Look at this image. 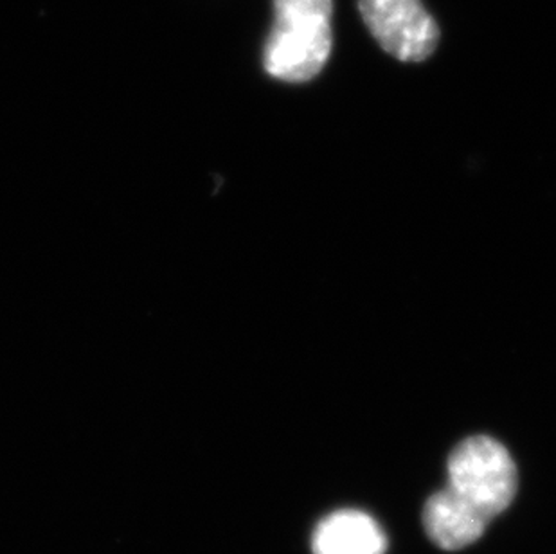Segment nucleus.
<instances>
[{
	"instance_id": "f03ea898",
	"label": "nucleus",
	"mask_w": 556,
	"mask_h": 554,
	"mask_svg": "<svg viewBox=\"0 0 556 554\" xmlns=\"http://www.w3.org/2000/svg\"><path fill=\"white\" fill-rule=\"evenodd\" d=\"M452 492L470 502L492 520L514 501L517 466L508 450L490 436H472L457 444L448 457Z\"/></svg>"
},
{
	"instance_id": "7ed1b4c3",
	"label": "nucleus",
	"mask_w": 556,
	"mask_h": 554,
	"mask_svg": "<svg viewBox=\"0 0 556 554\" xmlns=\"http://www.w3.org/2000/svg\"><path fill=\"white\" fill-rule=\"evenodd\" d=\"M372 38L400 62H424L440 42V27L421 0H358Z\"/></svg>"
},
{
	"instance_id": "f257e3e1",
	"label": "nucleus",
	"mask_w": 556,
	"mask_h": 554,
	"mask_svg": "<svg viewBox=\"0 0 556 554\" xmlns=\"http://www.w3.org/2000/svg\"><path fill=\"white\" fill-rule=\"evenodd\" d=\"M333 0H274V26L263 49V67L287 84H305L331 53Z\"/></svg>"
},
{
	"instance_id": "39448f33",
	"label": "nucleus",
	"mask_w": 556,
	"mask_h": 554,
	"mask_svg": "<svg viewBox=\"0 0 556 554\" xmlns=\"http://www.w3.org/2000/svg\"><path fill=\"white\" fill-rule=\"evenodd\" d=\"M386 534L368 513L342 509L315 528L314 554H383Z\"/></svg>"
},
{
	"instance_id": "20e7f679",
	"label": "nucleus",
	"mask_w": 556,
	"mask_h": 554,
	"mask_svg": "<svg viewBox=\"0 0 556 554\" xmlns=\"http://www.w3.org/2000/svg\"><path fill=\"white\" fill-rule=\"evenodd\" d=\"M489 522L483 513L448 487L435 492L424 509V526L429 539L445 551L463 550L473 544Z\"/></svg>"
}]
</instances>
